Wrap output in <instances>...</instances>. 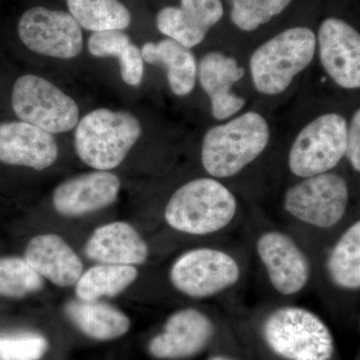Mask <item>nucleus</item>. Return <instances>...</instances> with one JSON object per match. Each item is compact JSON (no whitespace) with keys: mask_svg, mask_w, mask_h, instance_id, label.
<instances>
[{"mask_svg":"<svg viewBox=\"0 0 360 360\" xmlns=\"http://www.w3.org/2000/svg\"><path fill=\"white\" fill-rule=\"evenodd\" d=\"M269 139V122L257 111L210 127L201 146L203 168L217 179L233 176L264 153Z\"/></svg>","mask_w":360,"mask_h":360,"instance_id":"f257e3e1","label":"nucleus"},{"mask_svg":"<svg viewBox=\"0 0 360 360\" xmlns=\"http://www.w3.org/2000/svg\"><path fill=\"white\" fill-rule=\"evenodd\" d=\"M316 51V35L297 26L283 30L251 54L250 70L260 94L277 96L288 89L296 75L309 68Z\"/></svg>","mask_w":360,"mask_h":360,"instance_id":"f03ea898","label":"nucleus"},{"mask_svg":"<svg viewBox=\"0 0 360 360\" xmlns=\"http://www.w3.org/2000/svg\"><path fill=\"white\" fill-rule=\"evenodd\" d=\"M75 149L85 165L96 170L117 167L141 139L139 120L127 111L98 108L77 124Z\"/></svg>","mask_w":360,"mask_h":360,"instance_id":"7ed1b4c3","label":"nucleus"},{"mask_svg":"<svg viewBox=\"0 0 360 360\" xmlns=\"http://www.w3.org/2000/svg\"><path fill=\"white\" fill-rule=\"evenodd\" d=\"M236 198L213 179H198L179 187L168 201L165 217L176 231L205 236L220 231L233 219Z\"/></svg>","mask_w":360,"mask_h":360,"instance_id":"20e7f679","label":"nucleus"},{"mask_svg":"<svg viewBox=\"0 0 360 360\" xmlns=\"http://www.w3.org/2000/svg\"><path fill=\"white\" fill-rule=\"evenodd\" d=\"M264 336L270 349L288 360H330L335 341L326 324L302 307H283L264 322Z\"/></svg>","mask_w":360,"mask_h":360,"instance_id":"39448f33","label":"nucleus"},{"mask_svg":"<svg viewBox=\"0 0 360 360\" xmlns=\"http://www.w3.org/2000/svg\"><path fill=\"white\" fill-rule=\"evenodd\" d=\"M348 123L345 116L326 113L305 125L291 146L288 165L296 176L330 172L345 156Z\"/></svg>","mask_w":360,"mask_h":360,"instance_id":"423d86ee","label":"nucleus"},{"mask_svg":"<svg viewBox=\"0 0 360 360\" xmlns=\"http://www.w3.org/2000/svg\"><path fill=\"white\" fill-rule=\"evenodd\" d=\"M11 104L21 122L51 134L70 131L79 120L77 103L51 82L37 75H23L16 80Z\"/></svg>","mask_w":360,"mask_h":360,"instance_id":"0eeeda50","label":"nucleus"},{"mask_svg":"<svg viewBox=\"0 0 360 360\" xmlns=\"http://www.w3.org/2000/svg\"><path fill=\"white\" fill-rule=\"evenodd\" d=\"M349 198L347 182L341 175L326 172L305 177L284 196V208L305 224L329 229L340 221Z\"/></svg>","mask_w":360,"mask_h":360,"instance_id":"6e6552de","label":"nucleus"},{"mask_svg":"<svg viewBox=\"0 0 360 360\" xmlns=\"http://www.w3.org/2000/svg\"><path fill=\"white\" fill-rule=\"evenodd\" d=\"M18 35L28 49L51 58H75L84 47L82 27L70 13L42 6L22 14Z\"/></svg>","mask_w":360,"mask_h":360,"instance_id":"1a4fd4ad","label":"nucleus"},{"mask_svg":"<svg viewBox=\"0 0 360 360\" xmlns=\"http://www.w3.org/2000/svg\"><path fill=\"white\" fill-rule=\"evenodd\" d=\"M239 276L236 260L212 248L187 251L175 260L169 274L174 288L193 298L217 295L238 283Z\"/></svg>","mask_w":360,"mask_h":360,"instance_id":"9d476101","label":"nucleus"},{"mask_svg":"<svg viewBox=\"0 0 360 360\" xmlns=\"http://www.w3.org/2000/svg\"><path fill=\"white\" fill-rule=\"evenodd\" d=\"M319 58L322 68L338 86L360 87V35L347 21L326 18L319 30Z\"/></svg>","mask_w":360,"mask_h":360,"instance_id":"9b49d317","label":"nucleus"},{"mask_svg":"<svg viewBox=\"0 0 360 360\" xmlns=\"http://www.w3.org/2000/svg\"><path fill=\"white\" fill-rule=\"evenodd\" d=\"M214 335L212 321L193 309L168 317L163 330L148 343L151 356L163 360L186 359L200 354Z\"/></svg>","mask_w":360,"mask_h":360,"instance_id":"f8f14e48","label":"nucleus"},{"mask_svg":"<svg viewBox=\"0 0 360 360\" xmlns=\"http://www.w3.org/2000/svg\"><path fill=\"white\" fill-rule=\"evenodd\" d=\"M120 186L117 175L106 170L87 172L59 184L52 195V203L63 217H80L115 202Z\"/></svg>","mask_w":360,"mask_h":360,"instance_id":"ddd939ff","label":"nucleus"},{"mask_svg":"<svg viewBox=\"0 0 360 360\" xmlns=\"http://www.w3.org/2000/svg\"><path fill=\"white\" fill-rule=\"evenodd\" d=\"M257 252L270 283L284 295L297 293L309 279V262L295 241L281 232H267L257 241Z\"/></svg>","mask_w":360,"mask_h":360,"instance_id":"4468645a","label":"nucleus"},{"mask_svg":"<svg viewBox=\"0 0 360 360\" xmlns=\"http://www.w3.org/2000/svg\"><path fill=\"white\" fill-rule=\"evenodd\" d=\"M58 156L53 135L25 122L0 123V161L41 170L51 167Z\"/></svg>","mask_w":360,"mask_h":360,"instance_id":"2eb2a0df","label":"nucleus"},{"mask_svg":"<svg viewBox=\"0 0 360 360\" xmlns=\"http://www.w3.org/2000/svg\"><path fill=\"white\" fill-rule=\"evenodd\" d=\"M238 60L219 51L206 53L198 68L201 87L210 99L212 115L217 120H229L243 110L245 99L231 91L245 75Z\"/></svg>","mask_w":360,"mask_h":360,"instance_id":"dca6fc26","label":"nucleus"},{"mask_svg":"<svg viewBox=\"0 0 360 360\" xmlns=\"http://www.w3.org/2000/svg\"><path fill=\"white\" fill-rule=\"evenodd\" d=\"M25 259L40 276L60 288L77 283L84 272L82 259L58 234H40L30 239Z\"/></svg>","mask_w":360,"mask_h":360,"instance_id":"f3484780","label":"nucleus"},{"mask_svg":"<svg viewBox=\"0 0 360 360\" xmlns=\"http://www.w3.org/2000/svg\"><path fill=\"white\" fill-rule=\"evenodd\" d=\"M89 259L103 264L139 265L148 257V245L131 224L115 221L99 226L85 245Z\"/></svg>","mask_w":360,"mask_h":360,"instance_id":"a211bd4d","label":"nucleus"},{"mask_svg":"<svg viewBox=\"0 0 360 360\" xmlns=\"http://www.w3.org/2000/svg\"><path fill=\"white\" fill-rule=\"evenodd\" d=\"M65 314L78 330L94 340H117L131 326L124 312L99 300H70L65 304Z\"/></svg>","mask_w":360,"mask_h":360,"instance_id":"6ab92c4d","label":"nucleus"},{"mask_svg":"<svg viewBox=\"0 0 360 360\" xmlns=\"http://www.w3.org/2000/svg\"><path fill=\"white\" fill-rule=\"evenodd\" d=\"M143 61L167 70L170 89L175 96H186L193 91L198 77V63L191 49L170 39L148 42L141 49Z\"/></svg>","mask_w":360,"mask_h":360,"instance_id":"aec40b11","label":"nucleus"},{"mask_svg":"<svg viewBox=\"0 0 360 360\" xmlns=\"http://www.w3.org/2000/svg\"><path fill=\"white\" fill-rule=\"evenodd\" d=\"M89 51L94 58H117L120 75L125 84L139 86L143 78L144 65L141 49L132 44L122 30H106L90 35Z\"/></svg>","mask_w":360,"mask_h":360,"instance_id":"412c9836","label":"nucleus"},{"mask_svg":"<svg viewBox=\"0 0 360 360\" xmlns=\"http://www.w3.org/2000/svg\"><path fill=\"white\" fill-rule=\"evenodd\" d=\"M139 270L132 265L98 264L82 274L75 283L77 297L86 302L115 297L134 283Z\"/></svg>","mask_w":360,"mask_h":360,"instance_id":"4be33fe9","label":"nucleus"},{"mask_svg":"<svg viewBox=\"0 0 360 360\" xmlns=\"http://www.w3.org/2000/svg\"><path fill=\"white\" fill-rule=\"evenodd\" d=\"M72 18L80 27L92 32L123 30L131 23V14L118 0H68Z\"/></svg>","mask_w":360,"mask_h":360,"instance_id":"5701e85b","label":"nucleus"},{"mask_svg":"<svg viewBox=\"0 0 360 360\" xmlns=\"http://www.w3.org/2000/svg\"><path fill=\"white\" fill-rule=\"evenodd\" d=\"M329 276L345 290L360 286V222H355L336 243L328 260Z\"/></svg>","mask_w":360,"mask_h":360,"instance_id":"b1692460","label":"nucleus"},{"mask_svg":"<svg viewBox=\"0 0 360 360\" xmlns=\"http://www.w3.org/2000/svg\"><path fill=\"white\" fill-rule=\"evenodd\" d=\"M44 288V278L25 258H0V297H26Z\"/></svg>","mask_w":360,"mask_h":360,"instance_id":"393cba45","label":"nucleus"},{"mask_svg":"<svg viewBox=\"0 0 360 360\" xmlns=\"http://www.w3.org/2000/svg\"><path fill=\"white\" fill-rule=\"evenodd\" d=\"M292 0H232L231 20L243 32H253L285 11Z\"/></svg>","mask_w":360,"mask_h":360,"instance_id":"a878e982","label":"nucleus"},{"mask_svg":"<svg viewBox=\"0 0 360 360\" xmlns=\"http://www.w3.org/2000/svg\"><path fill=\"white\" fill-rule=\"evenodd\" d=\"M49 349V341L32 331L1 333L0 360H40Z\"/></svg>","mask_w":360,"mask_h":360,"instance_id":"bb28decb","label":"nucleus"},{"mask_svg":"<svg viewBox=\"0 0 360 360\" xmlns=\"http://www.w3.org/2000/svg\"><path fill=\"white\" fill-rule=\"evenodd\" d=\"M156 26L168 39L188 49L198 46L206 37L187 23L180 7L167 6L160 9L156 15Z\"/></svg>","mask_w":360,"mask_h":360,"instance_id":"cd10ccee","label":"nucleus"},{"mask_svg":"<svg viewBox=\"0 0 360 360\" xmlns=\"http://www.w3.org/2000/svg\"><path fill=\"white\" fill-rule=\"evenodd\" d=\"M180 4L187 23L205 35L224 16L221 0H180Z\"/></svg>","mask_w":360,"mask_h":360,"instance_id":"c85d7f7f","label":"nucleus"},{"mask_svg":"<svg viewBox=\"0 0 360 360\" xmlns=\"http://www.w3.org/2000/svg\"><path fill=\"white\" fill-rule=\"evenodd\" d=\"M345 156L355 172H360V111L356 110L348 125Z\"/></svg>","mask_w":360,"mask_h":360,"instance_id":"c756f323","label":"nucleus"},{"mask_svg":"<svg viewBox=\"0 0 360 360\" xmlns=\"http://www.w3.org/2000/svg\"><path fill=\"white\" fill-rule=\"evenodd\" d=\"M208 360H232L229 359H226V357L224 356H213L212 359Z\"/></svg>","mask_w":360,"mask_h":360,"instance_id":"7c9ffc66","label":"nucleus"}]
</instances>
